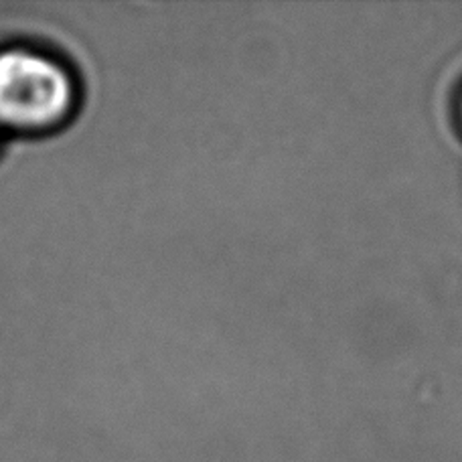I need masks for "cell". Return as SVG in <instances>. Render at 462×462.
Instances as JSON below:
<instances>
[{
  "label": "cell",
  "instance_id": "obj_1",
  "mask_svg": "<svg viewBox=\"0 0 462 462\" xmlns=\"http://www.w3.org/2000/svg\"><path fill=\"white\" fill-rule=\"evenodd\" d=\"M73 104L69 73L29 49L0 51V122L14 128L51 126Z\"/></svg>",
  "mask_w": 462,
  "mask_h": 462
}]
</instances>
